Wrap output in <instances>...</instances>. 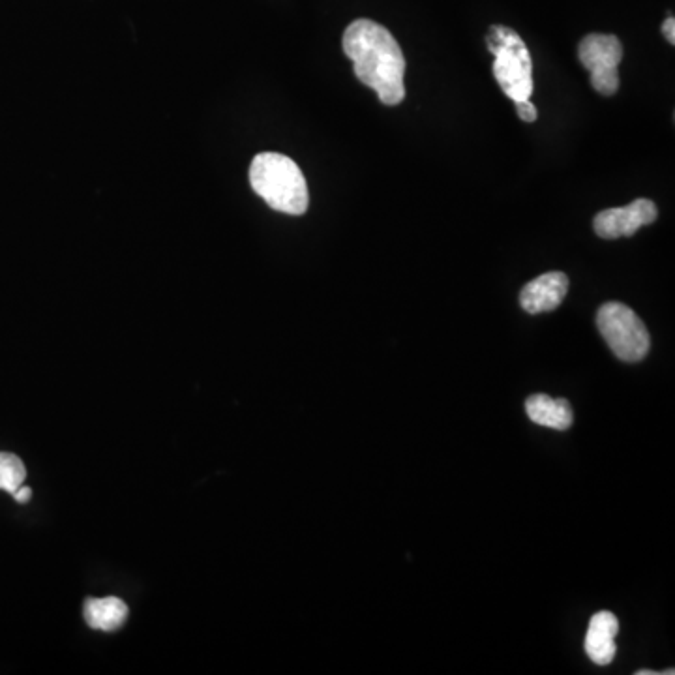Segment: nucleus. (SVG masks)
I'll return each instance as SVG.
<instances>
[{"instance_id": "1", "label": "nucleus", "mask_w": 675, "mask_h": 675, "mask_svg": "<svg viewBox=\"0 0 675 675\" xmlns=\"http://www.w3.org/2000/svg\"><path fill=\"white\" fill-rule=\"evenodd\" d=\"M342 45L360 83L374 89L381 104L404 102V53L389 29L372 19H357L345 29Z\"/></svg>"}, {"instance_id": "2", "label": "nucleus", "mask_w": 675, "mask_h": 675, "mask_svg": "<svg viewBox=\"0 0 675 675\" xmlns=\"http://www.w3.org/2000/svg\"><path fill=\"white\" fill-rule=\"evenodd\" d=\"M250 184L270 209L300 216L308 210V184L297 162L280 152H261L250 165Z\"/></svg>"}, {"instance_id": "3", "label": "nucleus", "mask_w": 675, "mask_h": 675, "mask_svg": "<svg viewBox=\"0 0 675 675\" xmlns=\"http://www.w3.org/2000/svg\"><path fill=\"white\" fill-rule=\"evenodd\" d=\"M488 51L495 57L494 75L510 100H525L533 94V60L516 30L494 25L486 34Z\"/></svg>"}, {"instance_id": "4", "label": "nucleus", "mask_w": 675, "mask_h": 675, "mask_svg": "<svg viewBox=\"0 0 675 675\" xmlns=\"http://www.w3.org/2000/svg\"><path fill=\"white\" fill-rule=\"evenodd\" d=\"M597 327L617 359L640 362L649 353L651 338L644 321L621 302H606L597 314Z\"/></svg>"}, {"instance_id": "5", "label": "nucleus", "mask_w": 675, "mask_h": 675, "mask_svg": "<svg viewBox=\"0 0 675 675\" xmlns=\"http://www.w3.org/2000/svg\"><path fill=\"white\" fill-rule=\"evenodd\" d=\"M578 57L589 72L591 87L602 96H614L619 89V64L623 45L614 34H587L578 45Z\"/></svg>"}, {"instance_id": "6", "label": "nucleus", "mask_w": 675, "mask_h": 675, "mask_svg": "<svg viewBox=\"0 0 675 675\" xmlns=\"http://www.w3.org/2000/svg\"><path fill=\"white\" fill-rule=\"evenodd\" d=\"M659 216V209L651 199H636L627 207L606 209L593 220V229L600 239L614 240L632 237L640 227L653 224Z\"/></svg>"}, {"instance_id": "7", "label": "nucleus", "mask_w": 675, "mask_h": 675, "mask_svg": "<svg viewBox=\"0 0 675 675\" xmlns=\"http://www.w3.org/2000/svg\"><path fill=\"white\" fill-rule=\"evenodd\" d=\"M569 278L563 272H546L525 285L520 304L527 314H544L559 308L567 297Z\"/></svg>"}, {"instance_id": "8", "label": "nucleus", "mask_w": 675, "mask_h": 675, "mask_svg": "<svg viewBox=\"0 0 675 675\" xmlns=\"http://www.w3.org/2000/svg\"><path fill=\"white\" fill-rule=\"evenodd\" d=\"M619 632V621L612 612H599L589 621L585 636V653L599 666H608L615 657V636Z\"/></svg>"}, {"instance_id": "9", "label": "nucleus", "mask_w": 675, "mask_h": 675, "mask_svg": "<svg viewBox=\"0 0 675 675\" xmlns=\"http://www.w3.org/2000/svg\"><path fill=\"white\" fill-rule=\"evenodd\" d=\"M527 417L535 424L552 430H569L574 422L572 407L565 398H550L546 394L529 396L525 402Z\"/></svg>"}, {"instance_id": "10", "label": "nucleus", "mask_w": 675, "mask_h": 675, "mask_svg": "<svg viewBox=\"0 0 675 675\" xmlns=\"http://www.w3.org/2000/svg\"><path fill=\"white\" fill-rule=\"evenodd\" d=\"M83 615L90 629L115 632L128 619V606L117 597L105 599H87L83 606Z\"/></svg>"}, {"instance_id": "11", "label": "nucleus", "mask_w": 675, "mask_h": 675, "mask_svg": "<svg viewBox=\"0 0 675 675\" xmlns=\"http://www.w3.org/2000/svg\"><path fill=\"white\" fill-rule=\"evenodd\" d=\"M25 479H27V469L21 462V458H17L10 452H0V490L14 494Z\"/></svg>"}, {"instance_id": "12", "label": "nucleus", "mask_w": 675, "mask_h": 675, "mask_svg": "<svg viewBox=\"0 0 675 675\" xmlns=\"http://www.w3.org/2000/svg\"><path fill=\"white\" fill-rule=\"evenodd\" d=\"M514 104H516V115L524 120V122H535L537 117H539L537 107L531 104L529 98H525V100H516Z\"/></svg>"}, {"instance_id": "13", "label": "nucleus", "mask_w": 675, "mask_h": 675, "mask_svg": "<svg viewBox=\"0 0 675 675\" xmlns=\"http://www.w3.org/2000/svg\"><path fill=\"white\" fill-rule=\"evenodd\" d=\"M662 34L664 38L670 42V44H675V19L674 17H668L664 23H662Z\"/></svg>"}, {"instance_id": "14", "label": "nucleus", "mask_w": 675, "mask_h": 675, "mask_svg": "<svg viewBox=\"0 0 675 675\" xmlns=\"http://www.w3.org/2000/svg\"><path fill=\"white\" fill-rule=\"evenodd\" d=\"M12 495H14V499L17 503H29L30 497H32V490H30L29 486H23V484H21Z\"/></svg>"}]
</instances>
